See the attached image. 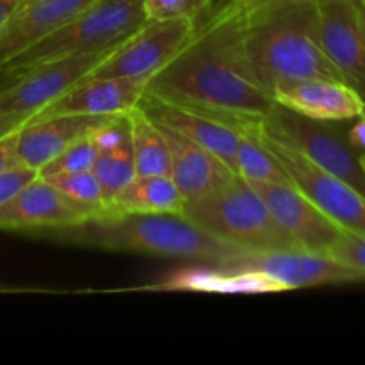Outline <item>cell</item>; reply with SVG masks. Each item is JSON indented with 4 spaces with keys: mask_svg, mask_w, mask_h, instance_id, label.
Instances as JSON below:
<instances>
[{
    "mask_svg": "<svg viewBox=\"0 0 365 365\" xmlns=\"http://www.w3.org/2000/svg\"><path fill=\"white\" fill-rule=\"evenodd\" d=\"M145 93L209 114L235 130L264 120L277 107L242 59L237 18L221 7L205 24L196 25L191 41L148 78Z\"/></svg>",
    "mask_w": 365,
    "mask_h": 365,
    "instance_id": "1",
    "label": "cell"
},
{
    "mask_svg": "<svg viewBox=\"0 0 365 365\" xmlns=\"http://www.w3.org/2000/svg\"><path fill=\"white\" fill-rule=\"evenodd\" d=\"M39 235L66 245L192 259L212 266L246 252L214 237L182 212H106Z\"/></svg>",
    "mask_w": 365,
    "mask_h": 365,
    "instance_id": "2",
    "label": "cell"
},
{
    "mask_svg": "<svg viewBox=\"0 0 365 365\" xmlns=\"http://www.w3.org/2000/svg\"><path fill=\"white\" fill-rule=\"evenodd\" d=\"M316 18V4L277 7L237 18V43L242 59L269 93L274 84L284 81H342L317 41Z\"/></svg>",
    "mask_w": 365,
    "mask_h": 365,
    "instance_id": "3",
    "label": "cell"
},
{
    "mask_svg": "<svg viewBox=\"0 0 365 365\" xmlns=\"http://www.w3.org/2000/svg\"><path fill=\"white\" fill-rule=\"evenodd\" d=\"M182 214L214 237L246 252L298 248L242 177H234L203 198L185 202Z\"/></svg>",
    "mask_w": 365,
    "mask_h": 365,
    "instance_id": "4",
    "label": "cell"
},
{
    "mask_svg": "<svg viewBox=\"0 0 365 365\" xmlns=\"http://www.w3.org/2000/svg\"><path fill=\"white\" fill-rule=\"evenodd\" d=\"M146 21L143 0H95L81 14L2 68L18 75L32 66L77 53L113 48Z\"/></svg>",
    "mask_w": 365,
    "mask_h": 365,
    "instance_id": "5",
    "label": "cell"
},
{
    "mask_svg": "<svg viewBox=\"0 0 365 365\" xmlns=\"http://www.w3.org/2000/svg\"><path fill=\"white\" fill-rule=\"evenodd\" d=\"M237 130L255 135L282 164L292 185L303 192L341 228L365 235V196L314 164L296 146L274 134L264 120L246 123Z\"/></svg>",
    "mask_w": 365,
    "mask_h": 365,
    "instance_id": "6",
    "label": "cell"
},
{
    "mask_svg": "<svg viewBox=\"0 0 365 365\" xmlns=\"http://www.w3.org/2000/svg\"><path fill=\"white\" fill-rule=\"evenodd\" d=\"M264 123L314 164L365 196V155L330 121L312 120L277 106Z\"/></svg>",
    "mask_w": 365,
    "mask_h": 365,
    "instance_id": "7",
    "label": "cell"
},
{
    "mask_svg": "<svg viewBox=\"0 0 365 365\" xmlns=\"http://www.w3.org/2000/svg\"><path fill=\"white\" fill-rule=\"evenodd\" d=\"M196 32L195 20H146L120 43L88 77L143 78L163 70Z\"/></svg>",
    "mask_w": 365,
    "mask_h": 365,
    "instance_id": "8",
    "label": "cell"
},
{
    "mask_svg": "<svg viewBox=\"0 0 365 365\" xmlns=\"http://www.w3.org/2000/svg\"><path fill=\"white\" fill-rule=\"evenodd\" d=\"M217 266L255 271L273 280L282 291L365 282L364 271L348 266L328 253L310 252L303 248L241 252Z\"/></svg>",
    "mask_w": 365,
    "mask_h": 365,
    "instance_id": "9",
    "label": "cell"
},
{
    "mask_svg": "<svg viewBox=\"0 0 365 365\" xmlns=\"http://www.w3.org/2000/svg\"><path fill=\"white\" fill-rule=\"evenodd\" d=\"M118 46V45H116ZM116 46L91 53H77L32 66L16 82L0 93V110L38 116L57 98L84 81Z\"/></svg>",
    "mask_w": 365,
    "mask_h": 365,
    "instance_id": "10",
    "label": "cell"
},
{
    "mask_svg": "<svg viewBox=\"0 0 365 365\" xmlns=\"http://www.w3.org/2000/svg\"><path fill=\"white\" fill-rule=\"evenodd\" d=\"M106 212V209L71 200L38 175L13 198L0 205V230L39 235L46 230L82 223Z\"/></svg>",
    "mask_w": 365,
    "mask_h": 365,
    "instance_id": "11",
    "label": "cell"
},
{
    "mask_svg": "<svg viewBox=\"0 0 365 365\" xmlns=\"http://www.w3.org/2000/svg\"><path fill=\"white\" fill-rule=\"evenodd\" d=\"M316 38L342 81L365 98V25L351 0L317 4Z\"/></svg>",
    "mask_w": 365,
    "mask_h": 365,
    "instance_id": "12",
    "label": "cell"
},
{
    "mask_svg": "<svg viewBox=\"0 0 365 365\" xmlns=\"http://www.w3.org/2000/svg\"><path fill=\"white\" fill-rule=\"evenodd\" d=\"M250 184L259 192L278 227L298 248L328 253V250L344 232V228L339 227L323 210L317 209L294 185L266 184V182H250Z\"/></svg>",
    "mask_w": 365,
    "mask_h": 365,
    "instance_id": "13",
    "label": "cell"
},
{
    "mask_svg": "<svg viewBox=\"0 0 365 365\" xmlns=\"http://www.w3.org/2000/svg\"><path fill=\"white\" fill-rule=\"evenodd\" d=\"M116 116L91 114H38L18 132L16 159L24 166L39 171L59 153L81 139L102 128Z\"/></svg>",
    "mask_w": 365,
    "mask_h": 365,
    "instance_id": "14",
    "label": "cell"
},
{
    "mask_svg": "<svg viewBox=\"0 0 365 365\" xmlns=\"http://www.w3.org/2000/svg\"><path fill=\"white\" fill-rule=\"evenodd\" d=\"M271 95L277 106L330 123L355 120L364 109V98L351 86L330 78L278 82L271 89Z\"/></svg>",
    "mask_w": 365,
    "mask_h": 365,
    "instance_id": "15",
    "label": "cell"
},
{
    "mask_svg": "<svg viewBox=\"0 0 365 365\" xmlns=\"http://www.w3.org/2000/svg\"><path fill=\"white\" fill-rule=\"evenodd\" d=\"M95 0H21L0 29V68L81 14Z\"/></svg>",
    "mask_w": 365,
    "mask_h": 365,
    "instance_id": "16",
    "label": "cell"
},
{
    "mask_svg": "<svg viewBox=\"0 0 365 365\" xmlns=\"http://www.w3.org/2000/svg\"><path fill=\"white\" fill-rule=\"evenodd\" d=\"M139 107L157 125L171 128V130L195 141L196 145L223 160L237 175L239 132L235 128L228 127L223 121L216 120L209 114L166 102V100L148 95V93L143 95Z\"/></svg>",
    "mask_w": 365,
    "mask_h": 365,
    "instance_id": "17",
    "label": "cell"
},
{
    "mask_svg": "<svg viewBox=\"0 0 365 365\" xmlns=\"http://www.w3.org/2000/svg\"><path fill=\"white\" fill-rule=\"evenodd\" d=\"M148 81L123 77H86L39 114L121 116L139 106Z\"/></svg>",
    "mask_w": 365,
    "mask_h": 365,
    "instance_id": "18",
    "label": "cell"
},
{
    "mask_svg": "<svg viewBox=\"0 0 365 365\" xmlns=\"http://www.w3.org/2000/svg\"><path fill=\"white\" fill-rule=\"evenodd\" d=\"M159 127L170 150L171 178L184 196V202L203 198L239 177L223 160L195 141L163 125Z\"/></svg>",
    "mask_w": 365,
    "mask_h": 365,
    "instance_id": "19",
    "label": "cell"
},
{
    "mask_svg": "<svg viewBox=\"0 0 365 365\" xmlns=\"http://www.w3.org/2000/svg\"><path fill=\"white\" fill-rule=\"evenodd\" d=\"M95 138L98 143V157H96L91 171L102 185L107 207V203L121 189L127 187L138 177L127 114L116 116L113 121L98 128L95 132Z\"/></svg>",
    "mask_w": 365,
    "mask_h": 365,
    "instance_id": "20",
    "label": "cell"
},
{
    "mask_svg": "<svg viewBox=\"0 0 365 365\" xmlns=\"http://www.w3.org/2000/svg\"><path fill=\"white\" fill-rule=\"evenodd\" d=\"M157 289H184L198 292H220V294H262V292H282V289L264 274L255 271L230 269L216 266V269L180 271L175 277L166 278Z\"/></svg>",
    "mask_w": 365,
    "mask_h": 365,
    "instance_id": "21",
    "label": "cell"
},
{
    "mask_svg": "<svg viewBox=\"0 0 365 365\" xmlns=\"http://www.w3.org/2000/svg\"><path fill=\"white\" fill-rule=\"evenodd\" d=\"M184 203L170 175H138L107 203V212H182Z\"/></svg>",
    "mask_w": 365,
    "mask_h": 365,
    "instance_id": "22",
    "label": "cell"
},
{
    "mask_svg": "<svg viewBox=\"0 0 365 365\" xmlns=\"http://www.w3.org/2000/svg\"><path fill=\"white\" fill-rule=\"evenodd\" d=\"M130 127L132 153H134L135 173L138 175H170L171 160L168 143L155 121L146 116L141 107L127 113Z\"/></svg>",
    "mask_w": 365,
    "mask_h": 365,
    "instance_id": "23",
    "label": "cell"
},
{
    "mask_svg": "<svg viewBox=\"0 0 365 365\" xmlns=\"http://www.w3.org/2000/svg\"><path fill=\"white\" fill-rule=\"evenodd\" d=\"M239 132L237 143V175L248 182L292 185L287 171L282 168L277 157L248 132Z\"/></svg>",
    "mask_w": 365,
    "mask_h": 365,
    "instance_id": "24",
    "label": "cell"
},
{
    "mask_svg": "<svg viewBox=\"0 0 365 365\" xmlns=\"http://www.w3.org/2000/svg\"><path fill=\"white\" fill-rule=\"evenodd\" d=\"M96 157H98V143H96L95 132H93L91 135L77 141L63 153H59L56 159L45 164L38 171V175L41 178H46L64 173H77V171H91Z\"/></svg>",
    "mask_w": 365,
    "mask_h": 365,
    "instance_id": "25",
    "label": "cell"
},
{
    "mask_svg": "<svg viewBox=\"0 0 365 365\" xmlns=\"http://www.w3.org/2000/svg\"><path fill=\"white\" fill-rule=\"evenodd\" d=\"M43 180L50 182L53 187L59 189L71 200L84 203V205L100 207L106 209V200H103L102 185L93 171H77V173L56 175V177H46Z\"/></svg>",
    "mask_w": 365,
    "mask_h": 365,
    "instance_id": "26",
    "label": "cell"
},
{
    "mask_svg": "<svg viewBox=\"0 0 365 365\" xmlns=\"http://www.w3.org/2000/svg\"><path fill=\"white\" fill-rule=\"evenodd\" d=\"M212 0H143L146 20H195Z\"/></svg>",
    "mask_w": 365,
    "mask_h": 365,
    "instance_id": "27",
    "label": "cell"
},
{
    "mask_svg": "<svg viewBox=\"0 0 365 365\" xmlns=\"http://www.w3.org/2000/svg\"><path fill=\"white\" fill-rule=\"evenodd\" d=\"M328 255L365 273V235L344 230L337 242L328 250Z\"/></svg>",
    "mask_w": 365,
    "mask_h": 365,
    "instance_id": "28",
    "label": "cell"
},
{
    "mask_svg": "<svg viewBox=\"0 0 365 365\" xmlns=\"http://www.w3.org/2000/svg\"><path fill=\"white\" fill-rule=\"evenodd\" d=\"M321 2L324 0H228L221 6V9L235 18H246L250 14L277 9V7L302 6V4H316L317 6Z\"/></svg>",
    "mask_w": 365,
    "mask_h": 365,
    "instance_id": "29",
    "label": "cell"
},
{
    "mask_svg": "<svg viewBox=\"0 0 365 365\" xmlns=\"http://www.w3.org/2000/svg\"><path fill=\"white\" fill-rule=\"evenodd\" d=\"M36 177H38V171L24 166V164H16V166L0 173V205L13 198L21 187H25Z\"/></svg>",
    "mask_w": 365,
    "mask_h": 365,
    "instance_id": "30",
    "label": "cell"
},
{
    "mask_svg": "<svg viewBox=\"0 0 365 365\" xmlns=\"http://www.w3.org/2000/svg\"><path fill=\"white\" fill-rule=\"evenodd\" d=\"M18 132H13V134L6 135V138L0 139V173L7 171L9 168L16 166V145H18Z\"/></svg>",
    "mask_w": 365,
    "mask_h": 365,
    "instance_id": "31",
    "label": "cell"
},
{
    "mask_svg": "<svg viewBox=\"0 0 365 365\" xmlns=\"http://www.w3.org/2000/svg\"><path fill=\"white\" fill-rule=\"evenodd\" d=\"M32 118L34 116H29V114H11L0 110V139L13 134V132L20 130L29 120H32Z\"/></svg>",
    "mask_w": 365,
    "mask_h": 365,
    "instance_id": "32",
    "label": "cell"
},
{
    "mask_svg": "<svg viewBox=\"0 0 365 365\" xmlns=\"http://www.w3.org/2000/svg\"><path fill=\"white\" fill-rule=\"evenodd\" d=\"M18 78H20V75H18L16 71L9 70V68H0V93H4L7 88H11Z\"/></svg>",
    "mask_w": 365,
    "mask_h": 365,
    "instance_id": "33",
    "label": "cell"
},
{
    "mask_svg": "<svg viewBox=\"0 0 365 365\" xmlns=\"http://www.w3.org/2000/svg\"><path fill=\"white\" fill-rule=\"evenodd\" d=\"M20 2L21 0H0V29H2V25L6 24L7 18L11 16V13L16 9Z\"/></svg>",
    "mask_w": 365,
    "mask_h": 365,
    "instance_id": "34",
    "label": "cell"
},
{
    "mask_svg": "<svg viewBox=\"0 0 365 365\" xmlns=\"http://www.w3.org/2000/svg\"><path fill=\"white\" fill-rule=\"evenodd\" d=\"M353 6H355L356 13H359L360 20H362V24L365 25V0H351Z\"/></svg>",
    "mask_w": 365,
    "mask_h": 365,
    "instance_id": "35",
    "label": "cell"
},
{
    "mask_svg": "<svg viewBox=\"0 0 365 365\" xmlns=\"http://www.w3.org/2000/svg\"><path fill=\"white\" fill-rule=\"evenodd\" d=\"M362 116H365V98H364V109H362Z\"/></svg>",
    "mask_w": 365,
    "mask_h": 365,
    "instance_id": "36",
    "label": "cell"
},
{
    "mask_svg": "<svg viewBox=\"0 0 365 365\" xmlns=\"http://www.w3.org/2000/svg\"><path fill=\"white\" fill-rule=\"evenodd\" d=\"M364 155H365V153H364Z\"/></svg>",
    "mask_w": 365,
    "mask_h": 365,
    "instance_id": "37",
    "label": "cell"
}]
</instances>
